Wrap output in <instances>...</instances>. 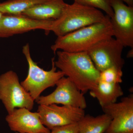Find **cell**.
<instances>
[{"instance_id":"1","label":"cell","mask_w":133,"mask_h":133,"mask_svg":"<svg viewBox=\"0 0 133 133\" xmlns=\"http://www.w3.org/2000/svg\"><path fill=\"white\" fill-rule=\"evenodd\" d=\"M56 53L55 66L58 68L85 94L97 85L100 72L87 52H68L59 50Z\"/></svg>"},{"instance_id":"2","label":"cell","mask_w":133,"mask_h":133,"mask_svg":"<svg viewBox=\"0 0 133 133\" xmlns=\"http://www.w3.org/2000/svg\"><path fill=\"white\" fill-rule=\"evenodd\" d=\"M113 37L110 18L57 37L51 49L54 53L61 50L68 52H87L99 42Z\"/></svg>"},{"instance_id":"3","label":"cell","mask_w":133,"mask_h":133,"mask_svg":"<svg viewBox=\"0 0 133 133\" xmlns=\"http://www.w3.org/2000/svg\"><path fill=\"white\" fill-rule=\"evenodd\" d=\"M107 15L99 10L74 2L67 4L61 16L52 21L50 31L57 37L104 21Z\"/></svg>"},{"instance_id":"4","label":"cell","mask_w":133,"mask_h":133,"mask_svg":"<svg viewBox=\"0 0 133 133\" xmlns=\"http://www.w3.org/2000/svg\"><path fill=\"white\" fill-rule=\"evenodd\" d=\"M22 52L28 62L29 70L28 76L21 84L35 101L44 91L56 85L64 74L61 71H57L54 58L51 60L52 67L50 70H44L38 66L31 58L28 43L23 47Z\"/></svg>"},{"instance_id":"5","label":"cell","mask_w":133,"mask_h":133,"mask_svg":"<svg viewBox=\"0 0 133 133\" xmlns=\"http://www.w3.org/2000/svg\"><path fill=\"white\" fill-rule=\"evenodd\" d=\"M0 100L8 114L17 108L31 110L35 101L21 84L17 74L12 70L0 75Z\"/></svg>"},{"instance_id":"6","label":"cell","mask_w":133,"mask_h":133,"mask_svg":"<svg viewBox=\"0 0 133 133\" xmlns=\"http://www.w3.org/2000/svg\"><path fill=\"white\" fill-rule=\"evenodd\" d=\"M124 45L113 37L99 42L87 51L99 72L110 67L122 69L125 61L122 57Z\"/></svg>"},{"instance_id":"7","label":"cell","mask_w":133,"mask_h":133,"mask_svg":"<svg viewBox=\"0 0 133 133\" xmlns=\"http://www.w3.org/2000/svg\"><path fill=\"white\" fill-rule=\"evenodd\" d=\"M64 77L58 81L53 92L46 96H40L36 102L39 105L61 104L84 109L87 107L84 94L69 78Z\"/></svg>"},{"instance_id":"8","label":"cell","mask_w":133,"mask_h":133,"mask_svg":"<svg viewBox=\"0 0 133 133\" xmlns=\"http://www.w3.org/2000/svg\"><path fill=\"white\" fill-rule=\"evenodd\" d=\"M113 16L110 18L113 37L124 47L133 48V7L121 0H110Z\"/></svg>"},{"instance_id":"9","label":"cell","mask_w":133,"mask_h":133,"mask_svg":"<svg viewBox=\"0 0 133 133\" xmlns=\"http://www.w3.org/2000/svg\"><path fill=\"white\" fill-rule=\"evenodd\" d=\"M37 112L42 123L50 131L56 127L78 122L85 115L84 109L56 104L39 105Z\"/></svg>"},{"instance_id":"10","label":"cell","mask_w":133,"mask_h":133,"mask_svg":"<svg viewBox=\"0 0 133 133\" xmlns=\"http://www.w3.org/2000/svg\"><path fill=\"white\" fill-rule=\"evenodd\" d=\"M105 114L112 118L105 133H133V95L102 108Z\"/></svg>"},{"instance_id":"11","label":"cell","mask_w":133,"mask_h":133,"mask_svg":"<svg viewBox=\"0 0 133 133\" xmlns=\"http://www.w3.org/2000/svg\"><path fill=\"white\" fill-rule=\"evenodd\" d=\"M52 21L36 20L23 14H3L0 21V38H8L38 29L49 34Z\"/></svg>"},{"instance_id":"12","label":"cell","mask_w":133,"mask_h":133,"mask_svg":"<svg viewBox=\"0 0 133 133\" xmlns=\"http://www.w3.org/2000/svg\"><path fill=\"white\" fill-rule=\"evenodd\" d=\"M10 128L19 133L50 132L41 122L37 112H33L26 108L15 109L6 117Z\"/></svg>"},{"instance_id":"13","label":"cell","mask_w":133,"mask_h":133,"mask_svg":"<svg viewBox=\"0 0 133 133\" xmlns=\"http://www.w3.org/2000/svg\"><path fill=\"white\" fill-rule=\"evenodd\" d=\"M67 4L64 0H48L33 6L22 14L36 20L55 21L61 16Z\"/></svg>"},{"instance_id":"14","label":"cell","mask_w":133,"mask_h":133,"mask_svg":"<svg viewBox=\"0 0 133 133\" xmlns=\"http://www.w3.org/2000/svg\"><path fill=\"white\" fill-rule=\"evenodd\" d=\"M90 94L97 100L101 107L115 103L124 92L120 84L99 81L95 88L90 91Z\"/></svg>"},{"instance_id":"15","label":"cell","mask_w":133,"mask_h":133,"mask_svg":"<svg viewBox=\"0 0 133 133\" xmlns=\"http://www.w3.org/2000/svg\"><path fill=\"white\" fill-rule=\"evenodd\" d=\"M111 120V117L105 113L95 117L85 115L78 122L79 133H105Z\"/></svg>"},{"instance_id":"16","label":"cell","mask_w":133,"mask_h":133,"mask_svg":"<svg viewBox=\"0 0 133 133\" xmlns=\"http://www.w3.org/2000/svg\"><path fill=\"white\" fill-rule=\"evenodd\" d=\"M48 0H8L0 2V12L3 14H22L35 5Z\"/></svg>"},{"instance_id":"17","label":"cell","mask_w":133,"mask_h":133,"mask_svg":"<svg viewBox=\"0 0 133 133\" xmlns=\"http://www.w3.org/2000/svg\"><path fill=\"white\" fill-rule=\"evenodd\" d=\"M78 4L100 9L104 12L107 15L111 18L114 12L110 3V0H73Z\"/></svg>"},{"instance_id":"18","label":"cell","mask_w":133,"mask_h":133,"mask_svg":"<svg viewBox=\"0 0 133 133\" xmlns=\"http://www.w3.org/2000/svg\"><path fill=\"white\" fill-rule=\"evenodd\" d=\"M122 69L113 66L100 72L99 81L120 84L122 82Z\"/></svg>"},{"instance_id":"19","label":"cell","mask_w":133,"mask_h":133,"mask_svg":"<svg viewBox=\"0 0 133 133\" xmlns=\"http://www.w3.org/2000/svg\"><path fill=\"white\" fill-rule=\"evenodd\" d=\"M78 123L56 127L51 129L50 133H79Z\"/></svg>"},{"instance_id":"20","label":"cell","mask_w":133,"mask_h":133,"mask_svg":"<svg viewBox=\"0 0 133 133\" xmlns=\"http://www.w3.org/2000/svg\"><path fill=\"white\" fill-rule=\"evenodd\" d=\"M124 3L130 6L133 7V0H121Z\"/></svg>"},{"instance_id":"21","label":"cell","mask_w":133,"mask_h":133,"mask_svg":"<svg viewBox=\"0 0 133 133\" xmlns=\"http://www.w3.org/2000/svg\"><path fill=\"white\" fill-rule=\"evenodd\" d=\"M131 49L129 51L127 54V57L128 58H132L133 56V48H131Z\"/></svg>"},{"instance_id":"22","label":"cell","mask_w":133,"mask_h":133,"mask_svg":"<svg viewBox=\"0 0 133 133\" xmlns=\"http://www.w3.org/2000/svg\"><path fill=\"white\" fill-rule=\"evenodd\" d=\"M3 15V14L0 12V21H1V19L2 18V17Z\"/></svg>"},{"instance_id":"23","label":"cell","mask_w":133,"mask_h":133,"mask_svg":"<svg viewBox=\"0 0 133 133\" xmlns=\"http://www.w3.org/2000/svg\"><path fill=\"white\" fill-rule=\"evenodd\" d=\"M39 133H50V132H41Z\"/></svg>"}]
</instances>
